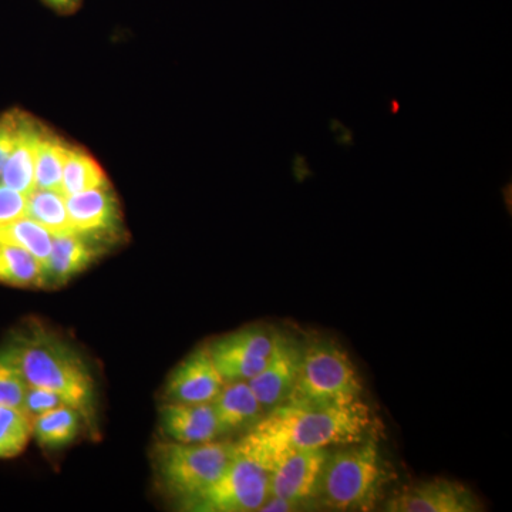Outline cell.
Listing matches in <instances>:
<instances>
[{"mask_svg": "<svg viewBox=\"0 0 512 512\" xmlns=\"http://www.w3.org/2000/svg\"><path fill=\"white\" fill-rule=\"evenodd\" d=\"M372 414L362 400L346 407L311 409L282 403L265 413L244 437L234 443L265 470L295 451L357 443L370 436Z\"/></svg>", "mask_w": 512, "mask_h": 512, "instance_id": "cell-1", "label": "cell"}, {"mask_svg": "<svg viewBox=\"0 0 512 512\" xmlns=\"http://www.w3.org/2000/svg\"><path fill=\"white\" fill-rule=\"evenodd\" d=\"M29 386L52 390L82 416L93 410L94 380L89 369L67 343L33 326L5 346Z\"/></svg>", "mask_w": 512, "mask_h": 512, "instance_id": "cell-2", "label": "cell"}, {"mask_svg": "<svg viewBox=\"0 0 512 512\" xmlns=\"http://www.w3.org/2000/svg\"><path fill=\"white\" fill-rule=\"evenodd\" d=\"M340 447L329 451L316 501L330 511L375 510L387 474L379 444L367 436Z\"/></svg>", "mask_w": 512, "mask_h": 512, "instance_id": "cell-3", "label": "cell"}, {"mask_svg": "<svg viewBox=\"0 0 512 512\" xmlns=\"http://www.w3.org/2000/svg\"><path fill=\"white\" fill-rule=\"evenodd\" d=\"M362 392V380L348 353L333 340L318 339L303 348L298 377L285 403L333 409L362 400Z\"/></svg>", "mask_w": 512, "mask_h": 512, "instance_id": "cell-4", "label": "cell"}, {"mask_svg": "<svg viewBox=\"0 0 512 512\" xmlns=\"http://www.w3.org/2000/svg\"><path fill=\"white\" fill-rule=\"evenodd\" d=\"M234 457V443H160L154 450V467L165 493L184 501L214 484Z\"/></svg>", "mask_w": 512, "mask_h": 512, "instance_id": "cell-5", "label": "cell"}, {"mask_svg": "<svg viewBox=\"0 0 512 512\" xmlns=\"http://www.w3.org/2000/svg\"><path fill=\"white\" fill-rule=\"evenodd\" d=\"M269 497V471L235 451L222 476L201 493L181 501L190 512L258 511Z\"/></svg>", "mask_w": 512, "mask_h": 512, "instance_id": "cell-6", "label": "cell"}, {"mask_svg": "<svg viewBox=\"0 0 512 512\" xmlns=\"http://www.w3.org/2000/svg\"><path fill=\"white\" fill-rule=\"evenodd\" d=\"M275 340L259 326L239 329L210 345L212 359L225 382H249L268 363Z\"/></svg>", "mask_w": 512, "mask_h": 512, "instance_id": "cell-7", "label": "cell"}, {"mask_svg": "<svg viewBox=\"0 0 512 512\" xmlns=\"http://www.w3.org/2000/svg\"><path fill=\"white\" fill-rule=\"evenodd\" d=\"M329 448L295 451L278 461L269 471V495L285 498L303 508L318 498L320 477Z\"/></svg>", "mask_w": 512, "mask_h": 512, "instance_id": "cell-8", "label": "cell"}, {"mask_svg": "<svg viewBox=\"0 0 512 512\" xmlns=\"http://www.w3.org/2000/svg\"><path fill=\"white\" fill-rule=\"evenodd\" d=\"M483 504L466 485L433 478L403 488L386 501V512H478Z\"/></svg>", "mask_w": 512, "mask_h": 512, "instance_id": "cell-9", "label": "cell"}, {"mask_svg": "<svg viewBox=\"0 0 512 512\" xmlns=\"http://www.w3.org/2000/svg\"><path fill=\"white\" fill-rule=\"evenodd\" d=\"M224 384L210 346H201L174 367L165 383L164 399L168 403H211Z\"/></svg>", "mask_w": 512, "mask_h": 512, "instance_id": "cell-10", "label": "cell"}, {"mask_svg": "<svg viewBox=\"0 0 512 512\" xmlns=\"http://www.w3.org/2000/svg\"><path fill=\"white\" fill-rule=\"evenodd\" d=\"M301 346L285 336L276 335L274 350L264 369L249 380L252 392L265 412L285 403L298 377Z\"/></svg>", "mask_w": 512, "mask_h": 512, "instance_id": "cell-11", "label": "cell"}, {"mask_svg": "<svg viewBox=\"0 0 512 512\" xmlns=\"http://www.w3.org/2000/svg\"><path fill=\"white\" fill-rule=\"evenodd\" d=\"M66 208L73 231L83 234L101 237L120 224L119 202L109 184L66 197Z\"/></svg>", "mask_w": 512, "mask_h": 512, "instance_id": "cell-12", "label": "cell"}, {"mask_svg": "<svg viewBox=\"0 0 512 512\" xmlns=\"http://www.w3.org/2000/svg\"><path fill=\"white\" fill-rule=\"evenodd\" d=\"M97 235L70 231L53 235L52 252L46 266V285L62 286L93 264L103 254Z\"/></svg>", "mask_w": 512, "mask_h": 512, "instance_id": "cell-13", "label": "cell"}, {"mask_svg": "<svg viewBox=\"0 0 512 512\" xmlns=\"http://www.w3.org/2000/svg\"><path fill=\"white\" fill-rule=\"evenodd\" d=\"M160 427L175 443H210L220 437L211 403H165L160 407Z\"/></svg>", "mask_w": 512, "mask_h": 512, "instance_id": "cell-14", "label": "cell"}, {"mask_svg": "<svg viewBox=\"0 0 512 512\" xmlns=\"http://www.w3.org/2000/svg\"><path fill=\"white\" fill-rule=\"evenodd\" d=\"M211 404L220 436L252 429L266 413L248 382H225Z\"/></svg>", "mask_w": 512, "mask_h": 512, "instance_id": "cell-15", "label": "cell"}, {"mask_svg": "<svg viewBox=\"0 0 512 512\" xmlns=\"http://www.w3.org/2000/svg\"><path fill=\"white\" fill-rule=\"evenodd\" d=\"M42 126L25 116L20 128L19 140L0 174V184L28 195L35 190L36 148Z\"/></svg>", "mask_w": 512, "mask_h": 512, "instance_id": "cell-16", "label": "cell"}, {"mask_svg": "<svg viewBox=\"0 0 512 512\" xmlns=\"http://www.w3.org/2000/svg\"><path fill=\"white\" fill-rule=\"evenodd\" d=\"M70 144L42 126L36 148L35 188L59 191Z\"/></svg>", "mask_w": 512, "mask_h": 512, "instance_id": "cell-17", "label": "cell"}, {"mask_svg": "<svg viewBox=\"0 0 512 512\" xmlns=\"http://www.w3.org/2000/svg\"><path fill=\"white\" fill-rule=\"evenodd\" d=\"M82 414L70 406H62L35 417L32 421V437L47 450H60L69 446L80 431Z\"/></svg>", "mask_w": 512, "mask_h": 512, "instance_id": "cell-18", "label": "cell"}, {"mask_svg": "<svg viewBox=\"0 0 512 512\" xmlns=\"http://www.w3.org/2000/svg\"><path fill=\"white\" fill-rule=\"evenodd\" d=\"M0 282L16 288H47L45 268L15 245L0 244Z\"/></svg>", "mask_w": 512, "mask_h": 512, "instance_id": "cell-19", "label": "cell"}, {"mask_svg": "<svg viewBox=\"0 0 512 512\" xmlns=\"http://www.w3.org/2000/svg\"><path fill=\"white\" fill-rule=\"evenodd\" d=\"M106 173L99 163L89 153L80 148L70 147L64 161L62 187L60 192L64 197L93 190L107 185Z\"/></svg>", "mask_w": 512, "mask_h": 512, "instance_id": "cell-20", "label": "cell"}, {"mask_svg": "<svg viewBox=\"0 0 512 512\" xmlns=\"http://www.w3.org/2000/svg\"><path fill=\"white\" fill-rule=\"evenodd\" d=\"M26 217L42 225L52 235L73 231L67 214L66 197L59 191L35 188L26 201Z\"/></svg>", "mask_w": 512, "mask_h": 512, "instance_id": "cell-21", "label": "cell"}, {"mask_svg": "<svg viewBox=\"0 0 512 512\" xmlns=\"http://www.w3.org/2000/svg\"><path fill=\"white\" fill-rule=\"evenodd\" d=\"M0 244L26 249L45 268L52 252L53 235L28 217L20 218L0 227Z\"/></svg>", "mask_w": 512, "mask_h": 512, "instance_id": "cell-22", "label": "cell"}, {"mask_svg": "<svg viewBox=\"0 0 512 512\" xmlns=\"http://www.w3.org/2000/svg\"><path fill=\"white\" fill-rule=\"evenodd\" d=\"M32 417L20 407L0 406V458L19 456L32 439Z\"/></svg>", "mask_w": 512, "mask_h": 512, "instance_id": "cell-23", "label": "cell"}, {"mask_svg": "<svg viewBox=\"0 0 512 512\" xmlns=\"http://www.w3.org/2000/svg\"><path fill=\"white\" fill-rule=\"evenodd\" d=\"M28 383L10 359L5 348L0 349V406H13L23 409Z\"/></svg>", "mask_w": 512, "mask_h": 512, "instance_id": "cell-24", "label": "cell"}, {"mask_svg": "<svg viewBox=\"0 0 512 512\" xmlns=\"http://www.w3.org/2000/svg\"><path fill=\"white\" fill-rule=\"evenodd\" d=\"M62 406H69L64 402L63 397L52 392V390L42 389V387L29 386L26 389L25 400H23V410L29 414L32 419L59 409Z\"/></svg>", "mask_w": 512, "mask_h": 512, "instance_id": "cell-25", "label": "cell"}, {"mask_svg": "<svg viewBox=\"0 0 512 512\" xmlns=\"http://www.w3.org/2000/svg\"><path fill=\"white\" fill-rule=\"evenodd\" d=\"M25 116L26 114L15 110L0 117V174H2L10 153L18 143L20 128H22Z\"/></svg>", "mask_w": 512, "mask_h": 512, "instance_id": "cell-26", "label": "cell"}, {"mask_svg": "<svg viewBox=\"0 0 512 512\" xmlns=\"http://www.w3.org/2000/svg\"><path fill=\"white\" fill-rule=\"evenodd\" d=\"M28 197L0 184V227L26 217Z\"/></svg>", "mask_w": 512, "mask_h": 512, "instance_id": "cell-27", "label": "cell"}, {"mask_svg": "<svg viewBox=\"0 0 512 512\" xmlns=\"http://www.w3.org/2000/svg\"><path fill=\"white\" fill-rule=\"evenodd\" d=\"M303 510L302 505L292 503V501L285 500V498L274 497V495H269L266 498L265 503L261 505L258 511L265 512H289V511H301Z\"/></svg>", "mask_w": 512, "mask_h": 512, "instance_id": "cell-28", "label": "cell"}, {"mask_svg": "<svg viewBox=\"0 0 512 512\" xmlns=\"http://www.w3.org/2000/svg\"><path fill=\"white\" fill-rule=\"evenodd\" d=\"M330 130L333 131V133H336L338 131L339 136H336L335 141L338 146H349L353 147L355 146V143H353V131L349 130V128H346L343 126L342 123L338 120H330Z\"/></svg>", "mask_w": 512, "mask_h": 512, "instance_id": "cell-29", "label": "cell"}, {"mask_svg": "<svg viewBox=\"0 0 512 512\" xmlns=\"http://www.w3.org/2000/svg\"><path fill=\"white\" fill-rule=\"evenodd\" d=\"M292 171L295 174L296 183H302L306 177H313L311 170H309V164L306 163V157L296 153L293 158Z\"/></svg>", "mask_w": 512, "mask_h": 512, "instance_id": "cell-30", "label": "cell"}, {"mask_svg": "<svg viewBox=\"0 0 512 512\" xmlns=\"http://www.w3.org/2000/svg\"><path fill=\"white\" fill-rule=\"evenodd\" d=\"M46 2L57 10H70L79 3V0H46Z\"/></svg>", "mask_w": 512, "mask_h": 512, "instance_id": "cell-31", "label": "cell"}, {"mask_svg": "<svg viewBox=\"0 0 512 512\" xmlns=\"http://www.w3.org/2000/svg\"><path fill=\"white\" fill-rule=\"evenodd\" d=\"M505 202H507L508 210H511V183L503 188Z\"/></svg>", "mask_w": 512, "mask_h": 512, "instance_id": "cell-32", "label": "cell"}, {"mask_svg": "<svg viewBox=\"0 0 512 512\" xmlns=\"http://www.w3.org/2000/svg\"><path fill=\"white\" fill-rule=\"evenodd\" d=\"M400 109H402V106H400L399 101L397 100H390V114H397L399 113Z\"/></svg>", "mask_w": 512, "mask_h": 512, "instance_id": "cell-33", "label": "cell"}]
</instances>
